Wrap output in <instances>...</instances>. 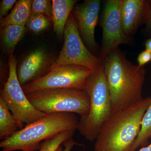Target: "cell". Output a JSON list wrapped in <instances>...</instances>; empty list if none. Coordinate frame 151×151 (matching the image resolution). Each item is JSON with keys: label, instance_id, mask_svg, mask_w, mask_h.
Instances as JSON below:
<instances>
[{"label": "cell", "instance_id": "obj_1", "mask_svg": "<svg viewBox=\"0 0 151 151\" xmlns=\"http://www.w3.org/2000/svg\"><path fill=\"white\" fill-rule=\"evenodd\" d=\"M102 62L110 89L113 111L142 100L146 74L144 66L133 64L119 47L109 53Z\"/></svg>", "mask_w": 151, "mask_h": 151}, {"label": "cell", "instance_id": "obj_2", "mask_svg": "<svg viewBox=\"0 0 151 151\" xmlns=\"http://www.w3.org/2000/svg\"><path fill=\"white\" fill-rule=\"evenodd\" d=\"M151 104L146 97L113 111L95 140L94 151H130L140 132L143 117Z\"/></svg>", "mask_w": 151, "mask_h": 151}, {"label": "cell", "instance_id": "obj_3", "mask_svg": "<svg viewBox=\"0 0 151 151\" xmlns=\"http://www.w3.org/2000/svg\"><path fill=\"white\" fill-rule=\"evenodd\" d=\"M79 120L74 113L46 114L41 119L26 125L0 143L2 151H35L41 142L66 130H77Z\"/></svg>", "mask_w": 151, "mask_h": 151}, {"label": "cell", "instance_id": "obj_4", "mask_svg": "<svg viewBox=\"0 0 151 151\" xmlns=\"http://www.w3.org/2000/svg\"><path fill=\"white\" fill-rule=\"evenodd\" d=\"M86 90L90 98L89 115L80 118L78 129L87 141L96 140L102 126L113 113L110 89L103 65L89 77Z\"/></svg>", "mask_w": 151, "mask_h": 151}, {"label": "cell", "instance_id": "obj_5", "mask_svg": "<svg viewBox=\"0 0 151 151\" xmlns=\"http://www.w3.org/2000/svg\"><path fill=\"white\" fill-rule=\"evenodd\" d=\"M26 95L32 104L45 114L76 113L80 118L89 115L90 98L86 90L57 88L40 90Z\"/></svg>", "mask_w": 151, "mask_h": 151}, {"label": "cell", "instance_id": "obj_6", "mask_svg": "<svg viewBox=\"0 0 151 151\" xmlns=\"http://www.w3.org/2000/svg\"><path fill=\"white\" fill-rule=\"evenodd\" d=\"M9 77L4 88L1 90L0 97L5 101L19 129L32 124L46 114L37 109L28 99L20 84L17 74V60L13 52H8Z\"/></svg>", "mask_w": 151, "mask_h": 151}, {"label": "cell", "instance_id": "obj_7", "mask_svg": "<svg viewBox=\"0 0 151 151\" xmlns=\"http://www.w3.org/2000/svg\"><path fill=\"white\" fill-rule=\"evenodd\" d=\"M63 36V46L50 69L69 64L82 65L93 71L100 69L103 62L86 48L72 13L68 19Z\"/></svg>", "mask_w": 151, "mask_h": 151}, {"label": "cell", "instance_id": "obj_8", "mask_svg": "<svg viewBox=\"0 0 151 151\" xmlns=\"http://www.w3.org/2000/svg\"><path fill=\"white\" fill-rule=\"evenodd\" d=\"M94 71L82 65H65L51 68L42 77L22 86L25 94L57 88L86 90L89 77Z\"/></svg>", "mask_w": 151, "mask_h": 151}, {"label": "cell", "instance_id": "obj_9", "mask_svg": "<svg viewBox=\"0 0 151 151\" xmlns=\"http://www.w3.org/2000/svg\"><path fill=\"white\" fill-rule=\"evenodd\" d=\"M122 0H107L104 2L101 17L103 29L102 45L98 57L103 62L109 53L122 44L133 45V38L124 34L121 21Z\"/></svg>", "mask_w": 151, "mask_h": 151}, {"label": "cell", "instance_id": "obj_10", "mask_svg": "<svg viewBox=\"0 0 151 151\" xmlns=\"http://www.w3.org/2000/svg\"><path fill=\"white\" fill-rule=\"evenodd\" d=\"M101 3L100 0H86L74 6L72 12L81 38L84 43L94 51L98 47L94 32L99 19Z\"/></svg>", "mask_w": 151, "mask_h": 151}, {"label": "cell", "instance_id": "obj_11", "mask_svg": "<svg viewBox=\"0 0 151 151\" xmlns=\"http://www.w3.org/2000/svg\"><path fill=\"white\" fill-rule=\"evenodd\" d=\"M50 55L42 47L30 52L23 60L17 71L18 78L22 86L42 77L49 71L51 65Z\"/></svg>", "mask_w": 151, "mask_h": 151}, {"label": "cell", "instance_id": "obj_12", "mask_svg": "<svg viewBox=\"0 0 151 151\" xmlns=\"http://www.w3.org/2000/svg\"><path fill=\"white\" fill-rule=\"evenodd\" d=\"M150 9V1L122 0L121 21L125 35L133 38L139 28L147 24Z\"/></svg>", "mask_w": 151, "mask_h": 151}, {"label": "cell", "instance_id": "obj_13", "mask_svg": "<svg viewBox=\"0 0 151 151\" xmlns=\"http://www.w3.org/2000/svg\"><path fill=\"white\" fill-rule=\"evenodd\" d=\"M77 1L52 0L53 30L56 35L61 37L64 34V29L70 14L72 13Z\"/></svg>", "mask_w": 151, "mask_h": 151}, {"label": "cell", "instance_id": "obj_14", "mask_svg": "<svg viewBox=\"0 0 151 151\" xmlns=\"http://www.w3.org/2000/svg\"><path fill=\"white\" fill-rule=\"evenodd\" d=\"M32 0H19L17 2L10 13L1 20L2 28L9 24L25 26L32 14Z\"/></svg>", "mask_w": 151, "mask_h": 151}, {"label": "cell", "instance_id": "obj_15", "mask_svg": "<svg viewBox=\"0 0 151 151\" xmlns=\"http://www.w3.org/2000/svg\"><path fill=\"white\" fill-rule=\"evenodd\" d=\"M18 124L4 100L0 97V139H6L17 132Z\"/></svg>", "mask_w": 151, "mask_h": 151}, {"label": "cell", "instance_id": "obj_16", "mask_svg": "<svg viewBox=\"0 0 151 151\" xmlns=\"http://www.w3.org/2000/svg\"><path fill=\"white\" fill-rule=\"evenodd\" d=\"M2 29L3 45L8 50V52H14L17 44L27 32V28L25 26L9 24Z\"/></svg>", "mask_w": 151, "mask_h": 151}, {"label": "cell", "instance_id": "obj_17", "mask_svg": "<svg viewBox=\"0 0 151 151\" xmlns=\"http://www.w3.org/2000/svg\"><path fill=\"white\" fill-rule=\"evenodd\" d=\"M150 139H151V104L143 117L139 134L130 151H135L139 148L147 146Z\"/></svg>", "mask_w": 151, "mask_h": 151}, {"label": "cell", "instance_id": "obj_18", "mask_svg": "<svg viewBox=\"0 0 151 151\" xmlns=\"http://www.w3.org/2000/svg\"><path fill=\"white\" fill-rule=\"evenodd\" d=\"M75 130H66L47 139L41 144L39 151H56L63 143L72 138Z\"/></svg>", "mask_w": 151, "mask_h": 151}, {"label": "cell", "instance_id": "obj_19", "mask_svg": "<svg viewBox=\"0 0 151 151\" xmlns=\"http://www.w3.org/2000/svg\"><path fill=\"white\" fill-rule=\"evenodd\" d=\"M50 19L45 15L32 12L26 24V28L35 33L43 31L50 25Z\"/></svg>", "mask_w": 151, "mask_h": 151}, {"label": "cell", "instance_id": "obj_20", "mask_svg": "<svg viewBox=\"0 0 151 151\" xmlns=\"http://www.w3.org/2000/svg\"><path fill=\"white\" fill-rule=\"evenodd\" d=\"M32 12L45 15L50 19H52V2L49 0H34L32 5Z\"/></svg>", "mask_w": 151, "mask_h": 151}, {"label": "cell", "instance_id": "obj_21", "mask_svg": "<svg viewBox=\"0 0 151 151\" xmlns=\"http://www.w3.org/2000/svg\"><path fill=\"white\" fill-rule=\"evenodd\" d=\"M16 0H2L1 1L0 6V19L4 18L9 11L12 9L15 4L17 3Z\"/></svg>", "mask_w": 151, "mask_h": 151}, {"label": "cell", "instance_id": "obj_22", "mask_svg": "<svg viewBox=\"0 0 151 151\" xmlns=\"http://www.w3.org/2000/svg\"><path fill=\"white\" fill-rule=\"evenodd\" d=\"M137 61L139 66H144L145 64L151 61V52L146 50L142 52L138 55Z\"/></svg>", "mask_w": 151, "mask_h": 151}, {"label": "cell", "instance_id": "obj_23", "mask_svg": "<svg viewBox=\"0 0 151 151\" xmlns=\"http://www.w3.org/2000/svg\"><path fill=\"white\" fill-rule=\"evenodd\" d=\"M76 145H77V143L76 142L73 138H71L63 143L62 145L64 147V149L60 145L56 151H70L73 146Z\"/></svg>", "mask_w": 151, "mask_h": 151}, {"label": "cell", "instance_id": "obj_24", "mask_svg": "<svg viewBox=\"0 0 151 151\" xmlns=\"http://www.w3.org/2000/svg\"><path fill=\"white\" fill-rule=\"evenodd\" d=\"M150 14L148 20L146 24L145 29L147 32L151 36V0L150 1Z\"/></svg>", "mask_w": 151, "mask_h": 151}, {"label": "cell", "instance_id": "obj_25", "mask_svg": "<svg viewBox=\"0 0 151 151\" xmlns=\"http://www.w3.org/2000/svg\"><path fill=\"white\" fill-rule=\"evenodd\" d=\"M146 50L151 52V38L147 40L145 43Z\"/></svg>", "mask_w": 151, "mask_h": 151}, {"label": "cell", "instance_id": "obj_26", "mask_svg": "<svg viewBox=\"0 0 151 151\" xmlns=\"http://www.w3.org/2000/svg\"><path fill=\"white\" fill-rule=\"evenodd\" d=\"M138 151H151V143L149 145L142 148L139 150Z\"/></svg>", "mask_w": 151, "mask_h": 151}, {"label": "cell", "instance_id": "obj_27", "mask_svg": "<svg viewBox=\"0 0 151 151\" xmlns=\"http://www.w3.org/2000/svg\"></svg>", "mask_w": 151, "mask_h": 151}]
</instances>
